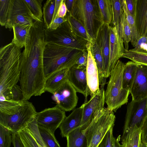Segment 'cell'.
Segmentation results:
<instances>
[{
    "label": "cell",
    "mask_w": 147,
    "mask_h": 147,
    "mask_svg": "<svg viewBox=\"0 0 147 147\" xmlns=\"http://www.w3.org/2000/svg\"><path fill=\"white\" fill-rule=\"evenodd\" d=\"M38 127L41 138L47 147H61L54 134L44 128Z\"/></svg>",
    "instance_id": "obj_32"
},
{
    "label": "cell",
    "mask_w": 147,
    "mask_h": 147,
    "mask_svg": "<svg viewBox=\"0 0 147 147\" xmlns=\"http://www.w3.org/2000/svg\"><path fill=\"white\" fill-rule=\"evenodd\" d=\"M65 1L67 9V13H69L73 7L75 0H65Z\"/></svg>",
    "instance_id": "obj_49"
},
{
    "label": "cell",
    "mask_w": 147,
    "mask_h": 147,
    "mask_svg": "<svg viewBox=\"0 0 147 147\" xmlns=\"http://www.w3.org/2000/svg\"><path fill=\"white\" fill-rule=\"evenodd\" d=\"M65 112L56 105L37 112L36 119L38 126L46 129L54 134L66 117Z\"/></svg>",
    "instance_id": "obj_9"
},
{
    "label": "cell",
    "mask_w": 147,
    "mask_h": 147,
    "mask_svg": "<svg viewBox=\"0 0 147 147\" xmlns=\"http://www.w3.org/2000/svg\"><path fill=\"white\" fill-rule=\"evenodd\" d=\"M38 21L31 13L24 0H11L7 22L5 27L11 30L16 24L32 26Z\"/></svg>",
    "instance_id": "obj_7"
},
{
    "label": "cell",
    "mask_w": 147,
    "mask_h": 147,
    "mask_svg": "<svg viewBox=\"0 0 147 147\" xmlns=\"http://www.w3.org/2000/svg\"><path fill=\"white\" fill-rule=\"evenodd\" d=\"M26 100L21 101L8 100L3 96H0V113L8 115L16 112Z\"/></svg>",
    "instance_id": "obj_25"
},
{
    "label": "cell",
    "mask_w": 147,
    "mask_h": 147,
    "mask_svg": "<svg viewBox=\"0 0 147 147\" xmlns=\"http://www.w3.org/2000/svg\"><path fill=\"white\" fill-rule=\"evenodd\" d=\"M69 69L55 71L46 77L45 91L53 94L67 80Z\"/></svg>",
    "instance_id": "obj_19"
},
{
    "label": "cell",
    "mask_w": 147,
    "mask_h": 147,
    "mask_svg": "<svg viewBox=\"0 0 147 147\" xmlns=\"http://www.w3.org/2000/svg\"><path fill=\"white\" fill-rule=\"evenodd\" d=\"M89 42L86 46L88 59L86 69L88 95L92 96L100 90L98 71L96 64L91 51Z\"/></svg>",
    "instance_id": "obj_16"
},
{
    "label": "cell",
    "mask_w": 147,
    "mask_h": 147,
    "mask_svg": "<svg viewBox=\"0 0 147 147\" xmlns=\"http://www.w3.org/2000/svg\"><path fill=\"white\" fill-rule=\"evenodd\" d=\"M86 126H79L66 136L67 147H86Z\"/></svg>",
    "instance_id": "obj_21"
},
{
    "label": "cell",
    "mask_w": 147,
    "mask_h": 147,
    "mask_svg": "<svg viewBox=\"0 0 147 147\" xmlns=\"http://www.w3.org/2000/svg\"><path fill=\"white\" fill-rule=\"evenodd\" d=\"M11 0H0V24L2 26L6 24Z\"/></svg>",
    "instance_id": "obj_37"
},
{
    "label": "cell",
    "mask_w": 147,
    "mask_h": 147,
    "mask_svg": "<svg viewBox=\"0 0 147 147\" xmlns=\"http://www.w3.org/2000/svg\"><path fill=\"white\" fill-rule=\"evenodd\" d=\"M141 142L147 144V117L141 129Z\"/></svg>",
    "instance_id": "obj_44"
},
{
    "label": "cell",
    "mask_w": 147,
    "mask_h": 147,
    "mask_svg": "<svg viewBox=\"0 0 147 147\" xmlns=\"http://www.w3.org/2000/svg\"><path fill=\"white\" fill-rule=\"evenodd\" d=\"M122 4L123 11L131 31L130 42L133 46L134 47L141 36L137 31L134 18L128 10L125 0H122Z\"/></svg>",
    "instance_id": "obj_29"
},
{
    "label": "cell",
    "mask_w": 147,
    "mask_h": 147,
    "mask_svg": "<svg viewBox=\"0 0 147 147\" xmlns=\"http://www.w3.org/2000/svg\"><path fill=\"white\" fill-rule=\"evenodd\" d=\"M32 26L19 24H14L12 27L13 37L11 42L21 49L24 47Z\"/></svg>",
    "instance_id": "obj_20"
},
{
    "label": "cell",
    "mask_w": 147,
    "mask_h": 147,
    "mask_svg": "<svg viewBox=\"0 0 147 147\" xmlns=\"http://www.w3.org/2000/svg\"><path fill=\"white\" fill-rule=\"evenodd\" d=\"M55 0H47L43 7V17L45 28H49L54 13Z\"/></svg>",
    "instance_id": "obj_30"
},
{
    "label": "cell",
    "mask_w": 147,
    "mask_h": 147,
    "mask_svg": "<svg viewBox=\"0 0 147 147\" xmlns=\"http://www.w3.org/2000/svg\"><path fill=\"white\" fill-rule=\"evenodd\" d=\"M134 47L136 51L147 53V35L141 36Z\"/></svg>",
    "instance_id": "obj_41"
},
{
    "label": "cell",
    "mask_w": 147,
    "mask_h": 147,
    "mask_svg": "<svg viewBox=\"0 0 147 147\" xmlns=\"http://www.w3.org/2000/svg\"><path fill=\"white\" fill-rule=\"evenodd\" d=\"M30 11L38 21L43 19L42 8V0H24Z\"/></svg>",
    "instance_id": "obj_35"
},
{
    "label": "cell",
    "mask_w": 147,
    "mask_h": 147,
    "mask_svg": "<svg viewBox=\"0 0 147 147\" xmlns=\"http://www.w3.org/2000/svg\"><path fill=\"white\" fill-rule=\"evenodd\" d=\"M129 91L132 100L138 101L147 97V66L138 65Z\"/></svg>",
    "instance_id": "obj_12"
},
{
    "label": "cell",
    "mask_w": 147,
    "mask_h": 147,
    "mask_svg": "<svg viewBox=\"0 0 147 147\" xmlns=\"http://www.w3.org/2000/svg\"><path fill=\"white\" fill-rule=\"evenodd\" d=\"M134 18L140 36L147 35V0H136Z\"/></svg>",
    "instance_id": "obj_18"
},
{
    "label": "cell",
    "mask_w": 147,
    "mask_h": 147,
    "mask_svg": "<svg viewBox=\"0 0 147 147\" xmlns=\"http://www.w3.org/2000/svg\"><path fill=\"white\" fill-rule=\"evenodd\" d=\"M91 51L96 64L98 71L100 85L106 80L103 59L101 51L96 40H92L89 42Z\"/></svg>",
    "instance_id": "obj_22"
},
{
    "label": "cell",
    "mask_w": 147,
    "mask_h": 147,
    "mask_svg": "<svg viewBox=\"0 0 147 147\" xmlns=\"http://www.w3.org/2000/svg\"><path fill=\"white\" fill-rule=\"evenodd\" d=\"M122 57L131 60L139 64L147 66V53L136 51L133 49L126 51Z\"/></svg>",
    "instance_id": "obj_31"
},
{
    "label": "cell",
    "mask_w": 147,
    "mask_h": 147,
    "mask_svg": "<svg viewBox=\"0 0 147 147\" xmlns=\"http://www.w3.org/2000/svg\"><path fill=\"white\" fill-rule=\"evenodd\" d=\"M110 25L104 23L99 29L96 41L101 49L103 59L105 78L109 77Z\"/></svg>",
    "instance_id": "obj_15"
},
{
    "label": "cell",
    "mask_w": 147,
    "mask_h": 147,
    "mask_svg": "<svg viewBox=\"0 0 147 147\" xmlns=\"http://www.w3.org/2000/svg\"><path fill=\"white\" fill-rule=\"evenodd\" d=\"M147 117V97L138 101L132 100L127 105L122 136L130 128H141Z\"/></svg>",
    "instance_id": "obj_8"
},
{
    "label": "cell",
    "mask_w": 147,
    "mask_h": 147,
    "mask_svg": "<svg viewBox=\"0 0 147 147\" xmlns=\"http://www.w3.org/2000/svg\"><path fill=\"white\" fill-rule=\"evenodd\" d=\"M18 134L25 147H40L28 127L19 132Z\"/></svg>",
    "instance_id": "obj_33"
},
{
    "label": "cell",
    "mask_w": 147,
    "mask_h": 147,
    "mask_svg": "<svg viewBox=\"0 0 147 147\" xmlns=\"http://www.w3.org/2000/svg\"><path fill=\"white\" fill-rule=\"evenodd\" d=\"M45 34L47 42H52L82 51L86 48L88 42L74 34L67 21L56 29L45 28Z\"/></svg>",
    "instance_id": "obj_6"
},
{
    "label": "cell",
    "mask_w": 147,
    "mask_h": 147,
    "mask_svg": "<svg viewBox=\"0 0 147 147\" xmlns=\"http://www.w3.org/2000/svg\"><path fill=\"white\" fill-rule=\"evenodd\" d=\"M67 80L77 92L85 97L86 102L88 96L86 67L75 64L69 69Z\"/></svg>",
    "instance_id": "obj_13"
},
{
    "label": "cell",
    "mask_w": 147,
    "mask_h": 147,
    "mask_svg": "<svg viewBox=\"0 0 147 147\" xmlns=\"http://www.w3.org/2000/svg\"><path fill=\"white\" fill-rule=\"evenodd\" d=\"M136 0H125L127 9L129 13L134 17Z\"/></svg>",
    "instance_id": "obj_45"
},
{
    "label": "cell",
    "mask_w": 147,
    "mask_h": 147,
    "mask_svg": "<svg viewBox=\"0 0 147 147\" xmlns=\"http://www.w3.org/2000/svg\"><path fill=\"white\" fill-rule=\"evenodd\" d=\"M11 142L12 133L7 128L0 125V147H10Z\"/></svg>",
    "instance_id": "obj_36"
},
{
    "label": "cell",
    "mask_w": 147,
    "mask_h": 147,
    "mask_svg": "<svg viewBox=\"0 0 147 147\" xmlns=\"http://www.w3.org/2000/svg\"><path fill=\"white\" fill-rule=\"evenodd\" d=\"M88 53L87 48L83 51L81 56L77 60L76 65L79 66L86 67L88 59Z\"/></svg>",
    "instance_id": "obj_42"
},
{
    "label": "cell",
    "mask_w": 147,
    "mask_h": 147,
    "mask_svg": "<svg viewBox=\"0 0 147 147\" xmlns=\"http://www.w3.org/2000/svg\"><path fill=\"white\" fill-rule=\"evenodd\" d=\"M63 1V0H55L54 12L52 22L55 19L58 13L59 7Z\"/></svg>",
    "instance_id": "obj_48"
},
{
    "label": "cell",
    "mask_w": 147,
    "mask_h": 147,
    "mask_svg": "<svg viewBox=\"0 0 147 147\" xmlns=\"http://www.w3.org/2000/svg\"><path fill=\"white\" fill-rule=\"evenodd\" d=\"M104 23L109 25L112 22L113 12L111 0H97Z\"/></svg>",
    "instance_id": "obj_28"
},
{
    "label": "cell",
    "mask_w": 147,
    "mask_h": 147,
    "mask_svg": "<svg viewBox=\"0 0 147 147\" xmlns=\"http://www.w3.org/2000/svg\"><path fill=\"white\" fill-rule=\"evenodd\" d=\"M71 29L78 36L87 42H91L92 40L82 24L72 15L67 13L66 16Z\"/></svg>",
    "instance_id": "obj_26"
},
{
    "label": "cell",
    "mask_w": 147,
    "mask_h": 147,
    "mask_svg": "<svg viewBox=\"0 0 147 147\" xmlns=\"http://www.w3.org/2000/svg\"><path fill=\"white\" fill-rule=\"evenodd\" d=\"M21 49L11 42L0 49V96L7 99H11V89L19 80Z\"/></svg>",
    "instance_id": "obj_1"
},
{
    "label": "cell",
    "mask_w": 147,
    "mask_h": 147,
    "mask_svg": "<svg viewBox=\"0 0 147 147\" xmlns=\"http://www.w3.org/2000/svg\"><path fill=\"white\" fill-rule=\"evenodd\" d=\"M67 21L66 16L64 18H58L55 19L52 22L48 28L55 30L59 27L63 23Z\"/></svg>",
    "instance_id": "obj_43"
},
{
    "label": "cell",
    "mask_w": 147,
    "mask_h": 147,
    "mask_svg": "<svg viewBox=\"0 0 147 147\" xmlns=\"http://www.w3.org/2000/svg\"><path fill=\"white\" fill-rule=\"evenodd\" d=\"M109 68L111 72L123 54L126 51L116 26H110Z\"/></svg>",
    "instance_id": "obj_14"
},
{
    "label": "cell",
    "mask_w": 147,
    "mask_h": 147,
    "mask_svg": "<svg viewBox=\"0 0 147 147\" xmlns=\"http://www.w3.org/2000/svg\"><path fill=\"white\" fill-rule=\"evenodd\" d=\"M35 139L40 147H47L40 136L36 118L27 127Z\"/></svg>",
    "instance_id": "obj_38"
},
{
    "label": "cell",
    "mask_w": 147,
    "mask_h": 147,
    "mask_svg": "<svg viewBox=\"0 0 147 147\" xmlns=\"http://www.w3.org/2000/svg\"><path fill=\"white\" fill-rule=\"evenodd\" d=\"M141 128L135 125L122 137V147H139L141 140Z\"/></svg>",
    "instance_id": "obj_23"
},
{
    "label": "cell",
    "mask_w": 147,
    "mask_h": 147,
    "mask_svg": "<svg viewBox=\"0 0 147 147\" xmlns=\"http://www.w3.org/2000/svg\"><path fill=\"white\" fill-rule=\"evenodd\" d=\"M83 106L74 110L71 113L66 117L59 127L60 134L62 137H66L71 132L79 127L82 120Z\"/></svg>",
    "instance_id": "obj_17"
},
{
    "label": "cell",
    "mask_w": 147,
    "mask_h": 147,
    "mask_svg": "<svg viewBox=\"0 0 147 147\" xmlns=\"http://www.w3.org/2000/svg\"><path fill=\"white\" fill-rule=\"evenodd\" d=\"M141 147H147V144L144 142H141Z\"/></svg>",
    "instance_id": "obj_51"
},
{
    "label": "cell",
    "mask_w": 147,
    "mask_h": 147,
    "mask_svg": "<svg viewBox=\"0 0 147 147\" xmlns=\"http://www.w3.org/2000/svg\"><path fill=\"white\" fill-rule=\"evenodd\" d=\"M77 92L69 82L66 80L53 94L52 99L59 108L65 111H70L77 105L78 97Z\"/></svg>",
    "instance_id": "obj_10"
},
{
    "label": "cell",
    "mask_w": 147,
    "mask_h": 147,
    "mask_svg": "<svg viewBox=\"0 0 147 147\" xmlns=\"http://www.w3.org/2000/svg\"><path fill=\"white\" fill-rule=\"evenodd\" d=\"M114 126L111 127L107 131L98 147H112V140L113 137Z\"/></svg>",
    "instance_id": "obj_40"
},
{
    "label": "cell",
    "mask_w": 147,
    "mask_h": 147,
    "mask_svg": "<svg viewBox=\"0 0 147 147\" xmlns=\"http://www.w3.org/2000/svg\"><path fill=\"white\" fill-rule=\"evenodd\" d=\"M125 64L119 60L111 71L105 92L107 108L113 112L116 111L128 101L129 90L124 89L122 76Z\"/></svg>",
    "instance_id": "obj_4"
},
{
    "label": "cell",
    "mask_w": 147,
    "mask_h": 147,
    "mask_svg": "<svg viewBox=\"0 0 147 147\" xmlns=\"http://www.w3.org/2000/svg\"><path fill=\"white\" fill-rule=\"evenodd\" d=\"M12 137L14 147H25L18 133L12 134Z\"/></svg>",
    "instance_id": "obj_46"
},
{
    "label": "cell",
    "mask_w": 147,
    "mask_h": 147,
    "mask_svg": "<svg viewBox=\"0 0 147 147\" xmlns=\"http://www.w3.org/2000/svg\"><path fill=\"white\" fill-rule=\"evenodd\" d=\"M138 64L132 61H128L125 64L122 76V86L124 89L129 90Z\"/></svg>",
    "instance_id": "obj_24"
},
{
    "label": "cell",
    "mask_w": 147,
    "mask_h": 147,
    "mask_svg": "<svg viewBox=\"0 0 147 147\" xmlns=\"http://www.w3.org/2000/svg\"><path fill=\"white\" fill-rule=\"evenodd\" d=\"M116 26L123 40L126 51L129 49V43L130 42L131 32L124 13L118 25Z\"/></svg>",
    "instance_id": "obj_27"
},
{
    "label": "cell",
    "mask_w": 147,
    "mask_h": 147,
    "mask_svg": "<svg viewBox=\"0 0 147 147\" xmlns=\"http://www.w3.org/2000/svg\"><path fill=\"white\" fill-rule=\"evenodd\" d=\"M120 136H119L117 138H115L113 136L112 138V147H122L119 142L120 140Z\"/></svg>",
    "instance_id": "obj_50"
},
{
    "label": "cell",
    "mask_w": 147,
    "mask_h": 147,
    "mask_svg": "<svg viewBox=\"0 0 147 147\" xmlns=\"http://www.w3.org/2000/svg\"><path fill=\"white\" fill-rule=\"evenodd\" d=\"M67 13V9L65 1V0H63L59 7L56 18H64L65 17Z\"/></svg>",
    "instance_id": "obj_47"
},
{
    "label": "cell",
    "mask_w": 147,
    "mask_h": 147,
    "mask_svg": "<svg viewBox=\"0 0 147 147\" xmlns=\"http://www.w3.org/2000/svg\"><path fill=\"white\" fill-rule=\"evenodd\" d=\"M37 113L32 104L25 100L14 114L8 115L0 113V125L8 129L12 134L18 133L34 120Z\"/></svg>",
    "instance_id": "obj_5"
},
{
    "label": "cell",
    "mask_w": 147,
    "mask_h": 147,
    "mask_svg": "<svg viewBox=\"0 0 147 147\" xmlns=\"http://www.w3.org/2000/svg\"><path fill=\"white\" fill-rule=\"evenodd\" d=\"M68 13L82 24L92 40H96L104 24L97 0H75Z\"/></svg>",
    "instance_id": "obj_3"
},
{
    "label": "cell",
    "mask_w": 147,
    "mask_h": 147,
    "mask_svg": "<svg viewBox=\"0 0 147 147\" xmlns=\"http://www.w3.org/2000/svg\"><path fill=\"white\" fill-rule=\"evenodd\" d=\"M106 83L104 81L100 85V90L91 96L90 100L84 102L82 121L80 126H85L89 123L94 116L101 111L105 103L104 88Z\"/></svg>",
    "instance_id": "obj_11"
},
{
    "label": "cell",
    "mask_w": 147,
    "mask_h": 147,
    "mask_svg": "<svg viewBox=\"0 0 147 147\" xmlns=\"http://www.w3.org/2000/svg\"><path fill=\"white\" fill-rule=\"evenodd\" d=\"M83 51L47 42L43 54V65L46 77L55 71L70 68L76 64Z\"/></svg>",
    "instance_id": "obj_2"
},
{
    "label": "cell",
    "mask_w": 147,
    "mask_h": 147,
    "mask_svg": "<svg viewBox=\"0 0 147 147\" xmlns=\"http://www.w3.org/2000/svg\"><path fill=\"white\" fill-rule=\"evenodd\" d=\"M113 12V26L118 25L123 13L122 0H111Z\"/></svg>",
    "instance_id": "obj_34"
},
{
    "label": "cell",
    "mask_w": 147,
    "mask_h": 147,
    "mask_svg": "<svg viewBox=\"0 0 147 147\" xmlns=\"http://www.w3.org/2000/svg\"><path fill=\"white\" fill-rule=\"evenodd\" d=\"M139 147H141V142H140Z\"/></svg>",
    "instance_id": "obj_52"
},
{
    "label": "cell",
    "mask_w": 147,
    "mask_h": 147,
    "mask_svg": "<svg viewBox=\"0 0 147 147\" xmlns=\"http://www.w3.org/2000/svg\"><path fill=\"white\" fill-rule=\"evenodd\" d=\"M11 100L21 101L25 100L20 86L17 84L14 85L12 87L11 90Z\"/></svg>",
    "instance_id": "obj_39"
}]
</instances>
